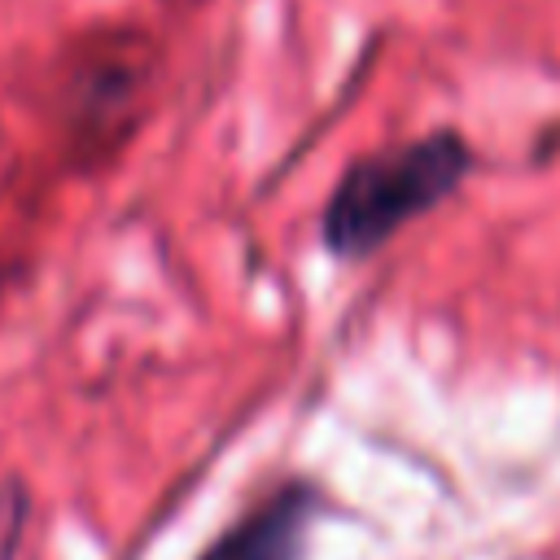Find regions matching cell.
I'll use <instances>...</instances> for the list:
<instances>
[{
    "instance_id": "cell-1",
    "label": "cell",
    "mask_w": 560,
    "mask_h": 560,
    "mask_svg": "<svg viewBox=\"0 0 560 560\" xmlns=\"http://www.w3.org/2000/svg\"><path fill=\"white\" fill-rule=\"evenodd\" d=\"M468 144L455 131L359 158L332 188L324 210V241L341 258H363L389 241L407 219L433 210L468 175Z\"/></svg>"
},
{
    "instance_id": "cell-2",
    "label": "cell",
    "mask_w": 560,
    "mask_h": 560,
    "mask_svg": "<svg viewBox=\"0 0 560 560\" xmlns=\"http://www.w3.org/2000/svg\"><path fill=\"white\" fill-rule=\"evenodd\" d=\"M311 521L306 490H280L241 525H232L201 560H302Z\"/></svg>"
}]
</instances>
